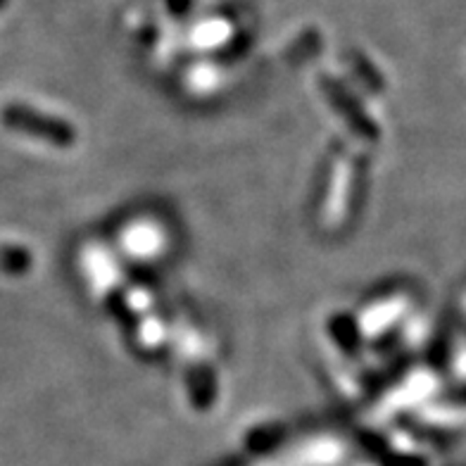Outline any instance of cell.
Segmentation results:
<instances>
[{
	"mask_svg": "<svg viewBox=\"0 0 466 466\" xmlns=\"http://www.w3.org/2000/svg\"><path fill=\"white\" fill-rule=\"evenodd\" d=\"M5 122L10 127L19 131H26V134L44 136L50 138L53 143H69L72 141V131L65 127V124L50 119V116L36 115V112L26 110V107H10L5 110Z\"/></svg>",
	"mask_w": 466,
	"mask_h": 466,
	"instance_id": "6da1fadb",
	"label": "cell"
},
{
	"mask_svg": "<svg viewBox=\"0 0 466 466\" xmlns=\"http://www.w3.org/2000/svg\"><path fill=\"white\" fill-rule=\"evenodd\" d=\"M7 3H10V0H0V10H3V7H5Z\"/></svg>",
	"mask_w": 466,
	"mask_h": 466,
	"instance_id": "7a4b0ae2",
	"label": "cell"
}]
</instances>
